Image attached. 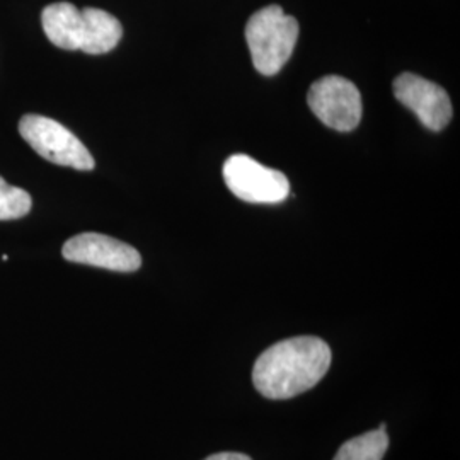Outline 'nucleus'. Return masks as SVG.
Returning <instances> with one entry per match:
<instances>
[{
    "label": "nucleus",
    "mask_w": 460,
    "mask_h": 460,
    "mask_svg": "<svg viewBox=\"0 0 460 460\" xmlns=\"http://www.w3.org/2000/svg\"><path fill=\"white\" fill-rule=\"evenodd\" d=\"M332 353L315 336H296L270 346L252 368V382L268 399H290L311 391L328 374Z\"/></svg>",
    "instance_id": "f257e3e1"
},
{
    "label": "nucleus",
    "mask_w": 460,
    "mask_h": 460,
    "mask_svg": "<svg viewBox=\"0 0 460 460\" xmlns=\"http://www.w3.org/2000/svg\"><path fill=\"white\" fill-rule=\"evenodd\" d=\"M298 40V22L279 5H268L249 17L246 41L254 68L263 75L279 74Z\"/></svg>",
    "instance_id": "f03ea898"
},
{
    "label": "nucleus",
    "mask_w": 460,
    "mask_h": 460,
    "mask_svg": "<svg viewBox=\"0 0 460 460\" xmlns=\"http://www.w3.org/2000/svg\"><path fill=\"white\" fill-rule=\"evenodd\" d=\"M21 137L49 163L93 171L94 157L83 142L62 123L47 116L26 115L19 121Z\"/></svg>",
    "instance_id": "7ed1b4c3"
},
{
    "label": "nucleus",
    "mask_w": 460,
    "mask_h": 460,
    "mask_svg": "<svg viewBox=\"0 0 460 460\" xmlns=\"http://www.w3.org/2000/svg\"><path fill=\"white\" fill-rule=\"evenodd\" d=\"M222 174L230 191L247 203L275 205L290 193V182L283 172L260 164L246 154L230 155Z\"/></svg>",
    "instance_id": "20e7f679"
},
{
    "label": "nucleus",
    "mask_w": 460,
    "mask_h": 460,
    "mask_svg": "<svg viewBox=\"0 0 460 460\" xmlns=\"http://www.w3.org/2000/svg\"><path fill=\"white\" fill-rule=\"evenodd\" d=\"M309 108L328 128L351 132L362 121V94L357 85L340 75H326L311 85Z\"/></svg>",
    "instance_id": "39448f33"
},
{
    "label": "nucleus",
    "mask_w": 460,
    "mask_h": 460,
    "mask_svg": "<svg viewBox=\"0 0 460 460\" xmlns=\"http://www.w3.org/2000/svg\"><path fill=\"white\" fill-rule=\"evenodd\" d=\"M62 254L70 263L87 264L110 271L132 273L142 266V256L135 247L96 232H84L66 241Z\"/></svg>",
    "instance_id": "423d86ee"
},
{
    "label": "nucleus",
    "mask_w": 460,
    "mask_h": 460,
    "mask_svg": "<svg viewBox=\"0 0 460 460\" xmlns=\"http://www.w3.org/2000/svg\"><path fill=\"white\" fill-rule=\"evenodd\" d=\"M393 87L395 99L410 108L431 132H440L450 123L452 102L444 87L438 84L411 72H404L395 77Z\"/></svg>",
    "instance_id": "0eeeda50"
},
{
    "label": "nucleus",
    "mask_w": 460,
    "mask_h": 460,
    "mask_svg": "<svg viewBox=\"0 0 460 460\" xmlns=\"http://www.w3.org/2000/svg\"><path fill=\"white\" fill-rule=\"evenodd\" d=\"M41 24L49 41L62 49H81L83 43V11L74 4H49L41 13Z\"/></svg>",
    "instance_id": "6e6552de"
},
{
    "label": "nucleus",
    "mask_w": 460,
    "mask_h": 460,
    "mask_svg": "<svg viewBox=\"0 0 460 460\" xmlns=\"http://www.w3.org/2000/svg\"><path fill=\"white\" fill-rule=\"evenodd\" d=\"M83 43L81 49L87 55H102L116 49L123 36V28L113 14L85 7L83 9Z\"/></svg>",
    "instance_id": "1a4fd4ad"
},
{
    "label": "nucleus",
    "mask_w": 460,
    "mask_h": 460,
    "mask_svg": "<svg viewBox=\"0 0 460 460\" xmlns=\"http://www.w3.org/2000/svg\"><path fill=\"white\" fill-rule=\"evenodd\" d=\"M385 423L378 429L367 431L340 447L332 460H382L389 448V437L385 433Z\"/></svg>",
    "instance_id": "9d476101"
},
{
    "label": "nucleus",
    "mask_w": 460,
    "mask_h": 460,
    "mask_svg": "<svg viewBox=\"0 0 460 460\" xmlns=\"http://www.w3.org/2000/svg\"><path fill=\"white\" fill-rule=\"evenodd\" d=\"M31 210L28 191L11 186L0 178V220H16Z\"/></svg>",
    "instance_id": "9b49d317"
},
{
    "label": "nucleus",
    "mask_w": 460,
    "mask_h": 460,
    "mask_svg": "<svg viewBox=\"0 0 460 460\" xmlns=\"http://www.w3.org/2000/svg\"><path fill=\"white\" fill-rule=\"evenodd\" d=\"M205 460H252L251 457H247L244 454H239V452H220V454H215L210 456Z\"/></svg>",
    "instance_id": "f8f14e48"
}]
</instances>
